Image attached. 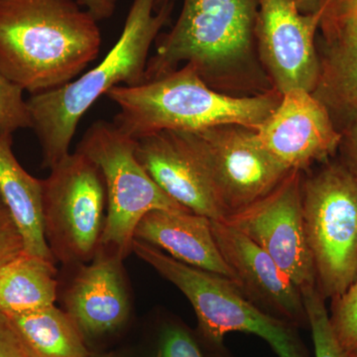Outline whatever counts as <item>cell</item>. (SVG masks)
<instances>
[{"label":"cell","mask_w":357,"mask_h":357,"mask_svg":"<svg viewBox=\"0 0 357 357\" xmlns=\"http://www.w3.org/2000/svg\"><path fill=\"white\" fill-rule=\"evenodd\" d=\"M309 319L316 357H349L340 345L332 325L330 314L326 306V299L317 287L301 290Z\"/></svg>","instance_id":"cell-21"},{"label":"cell","mask_w":357,"mask_h":357,"mask_svg":"<svg viewBox=\"0 0 357 357\" xmlns=\"http://www.w3.org/2000/svg\"><path fill=\"white\" fill-rule=\"evenodd\" d=\"M178 132L227 215L266 196L290 172L260 146L255 128L220 124Z\"/></svg>","instance_id":"cell-9"},{"label":"cell","mask_w":357,"mask_h":357,"mask_svg":"<svg viewBox=\"0 0 357 357\" xmlns=\"http://www.w3.org/2000/svg\"><path fill=\"white\" fill-rule=\"evenodd\" d=\"M50 170L42 180L47 243L56 261L74 267L86 264L100 248L107 218L102 172L77 150Z\"/></svg>","instance_id":"cell-8"},{"label":"cell","mask_w":357,"mask_h":357,"mask_svg":"<svg viewBox=\"0 0 357 357\" xmlns=\"http://www.w3.org/2000/svg\"><path fill=\"white\" fill-rule=\"evenodd\" d=\"M319 39V75L312 93L342 133L357 124V36Z\"/></svg>","instance_id":"cell-18"},{"label":"cell","mask_w":357,"mask_h":357,"mask_svg":"<svg viewBox=\"0 0 357 357\" xmlns=\"http://www.w3.org/2000/svg\"><path fill=\"white\" fill-rule=\"evenodd\" d=\"M349 357H357V351L352 352V354H349Z\"/></svg>","instance_id":"cell-31"},{"label":"cell","mask_w":357,"mask_h":357,"mask_svg":"<svg viewBox=\"0 0 357 357\" xmlns=\"http://www.w3.org/2000/svg\"><path fill=\"white\" fill-rule=\"evenodd\" d=\"M338 153L340 160L357 178V124L342 131Z\"/></svg>","instance_id":"cell-28"},{"label":"cell","mask_w":357,"mask_h":357,"mask_svg":"<svg viewBox=\"0 0 357 357\" xmlns=\"http://www.w3.org/2000/svg\"><path fill=\"white\" fill-rule=\"evenodd\" d=\"M55 263L22 252L0 267V312L9 316L53 306L59 286Z\"/></svg>","instance_id":"cell-19"},{"label":"cell","mask_w":357,"mask_h":357,"mask_svg":"<svg viewBox=\"0 0 357 357\" xmlns=\"http://www.w3.org/2000/svg\"><path fill=\"white\" fill-rule=\"evenodd\" d=\"M330 321L347 354L357 351V277L347 292L332 301Z\"/></svg>","instance_id":"cell-23"},{"label":"cell","mask_w":357,"mask_h":357,"mask_svg":"<svg viewBox=\"0 0 357 357\" xmlns=\"http://www.w3.org/2000/svg\"><path fill=\"white\" fill-rule=\"evenodd\" d=\"M157 357H204L196 338L185 326L167 324L162 330Z\"/></svg>","instance_id":"cell-25"},{"label":"cell","mask_w":357,"mask_h":357,"mask_svg":"<svg viewBox=\"0 0 357 357\" xmlns=\"http://www.w3.org/2000/svg\"><path fill=\"white\" fill-rule=\"evenodd\" d=\"M218 248L231 281L255 306L298 328H309L301 290L255 241L222 222L211 220Z\"/></svg>","instance_id":"cell-13"},{"label":"cell","mask_w":357,"mask_h":357,"mask_svg":"<svg viewBox=\"0 0 357 357\" xmlns=\"http://www.w3.org/2000/svg\"><path fill=\"white\" fill-rule=\"evenodd\" d=\"M255 130L268 154L287 170L300 172L332 159L342 137L326 107L301 89L283 93L276 109Z\"/></svg>","instance_id":"cell-12"},{"label":"cell","mask_w":357,"mask_h":357,"mask_svg":"<svg viewBox=\"0 0 357 357\" xmlns=\"http://www.w3.org/2000/svg\"><path fill=\"white\" fill-rule=\"evenodd\" d=\"M100 46L98 21L76 0H0V70L31 95L76 79Z\"/></svg>","instance_id":"cell-2"},{"label":"cell","mask_w":357,"mask_h":357,"mask_svg":"<svg viewBox=\"0 0 357 357\" xmlns=\"http://www.w3.org/2000/svg\"><path fill=\"white\" fill-rule=\"evenodd\" d=\"M98 22L109 20L114 14L119 0H76Z\"/></svg>","instance_id":"cell-29"},{"label":"cell","mask_w":357,"mask_h":357,"mask_svg":"<svg viewBox=\"0 0 357 357\" xmlns=\"http://www.w3.org/2000/svg\"><path fill=\"white\" fill-rule=\"evenodd\" d=\"M156 1L133 0L121 36L100 64L60 88L28 98L45 168L70 153L82 117L100 96L114 86L144 83L150 49L170 22L175 6L173 0L156 8Z\"/></svg>","instance_id":"cell-3"},{"label":"cell","mask_w":357,"mask_h":357,"mask_svg":"<svg viewBox=\"0 0 357 357\" xmlns=\"http://www.w3.org/2000/svg\"><path fill=\"white\" fill-rule=\"evenodd\" d=\"M132 251L191 303L199 340L211 357H232L225 337L234 332L257 335L278 357H309L300 328L263 312L230 279L178 262L138 239H133Z\"/></svg>","instance_id":"cell-5"},{"label":"cell","mask_w":357,"mask_h":357,"mask_svg":"<svg viewBox=\"0 0 357 357\" xmlns=\"http://www.w3.org/2000/svg\"><path fill=\"white\" fill-rule=\"evenodd\" d=\"M272 89L255 96H231L211 88L185 64L138 86L107 93L119 107L114 123L134 139L161 131H197L220 124L257 128L280 102Z\"/></svg>","instance_id":"cell-4"},{"label":"cell","mask_w":357,"mask_h":357,"mask_svg":"<svg viewBox=\"0 0 357 357\" xmlns=\"http://www.w3.org/2000/svg\"><path fill=\"white\" fill-rule=\"evenodd\" d=\"M24 91L0 70V137H13L20 129L33 128Z\"/></svg>","instance_id":"cell-22"},{"label":"cell","mask_w":357,"mask_h":357,"mask_svg":"<svg viewBox=\"0 0 357 357\" xmlns=\"http://www.w3.org/2000/svg\"><path fill=\"white\" fill-rule=\"evenodd\" d=\"M136 139L114 122L96 121L77 151L100 168L107 190V211L100 248L128 257L141 218L153 210L189 211L171 199L148 175L135 155Z\"/></svg>","instance_id":"cell-7"},{"label":"cell","mask_w":357,"mask_h":357,"mask_svg":"<svg viewBox=\"0 0 357 357\" xmlns=\"http://www.w3.org/2000/svg\"><path fill=\"white\" fill-rule=\"evenodd\" d=\"M300 171H290L266 196L222 222L255 241L300 290L317 287L305 231Z\"/></svg>","instance_id":"cell-10"},{"label":"cell","mask_w":357,"mask_h":357,"mask_svg":"<svg viewBox=\"0 0 357 357\" xmlns=\"http://www.w3.org/2000/svg\"><path fill=\"white\" fill-rule=\"evenodd\" d=\"M321 38L357 36V0H326L319 23Z\"/></svg>","instance_id":"cell-24"},{"label":"cell","mask_w":357,"mask_h":357,"mask_svg":"<svg viewBox=\"0 0 357 357\" xmlns=\"http://www.w3.org/2000/svg\"><path fill=\"white\" fill-rule=\"evenodd\" d=\"M302 13L312 14L323 9L326 0H293Z\"/></svg>","instance_id":"cell-30"},{"label":"cell","mask_w":357,"mask_h":357,"mask_svg":"<svg viewBox=\"0 0 357 357\" xmlns=\"http://www.w3.org/2000/svg\"><path fill=\"white\" fill-rule=\"evenodd\" d=\"M134 238L178 262L232 279L218 248L211 220L190 211L153 210L138 222Z\"/></svg>","instance_id":"cell-16"},{"label":"cell","mask_w":357,"mask_h":357,"mask_svg":"<svg viewBox=\"0 0 357 357\" xmlns=\"http://www.w3.org/2000/svg\"><path fill=\"white\" fill-rule=\"evenodd\" d=\"M321 165L303 173V217L317 288L333 301L357 277V178L340 159Z\"/></svg>","instance_id":"cell-6"},{"label":"cell","mask_w":357,"mask_h":357,"mask_svg":"<svg viewBox=\"0 0 357 357\" xmlns=\"http://www.w3.org/2000/svg\"><path fill=\"white\" fill-rule=\"evenodd\" d=\"M321 10L301 13L293 0H259L256 50L272 88L312 93L319 75L317 36Z\"/></svg>","instance_id":"cell-11"},{"label":"cell","mask_w":357,"mask_h":357,"mask_svg":"<svg viewBox=\"0 0 357 357\" xmlns=\"http://www.w3.org/2000/svg\"><path fill=\"white\" fill-rule=\"evenodd\" d=\"M6 317L28 357H91L79 328L55 305Z\"/></svg>","instance_id":"cell-20"},{"label":"cell","mask_w":357,"mask_h":357,"mask_svg":"<svg viewBox=\"0 0 357 357\" xmlns=\"http://www.w3.org/2000/svg\"><path fill=\"white\" fill-rule=\"evenodd\" d=\"M22 252H24L22 236L0 196V267Z\"/></svg>","instance_id":"cell-26"},{"label":"cell","mask_w":357,"mask_h":357,"mask_svg":"<svg viewBox=\"0 0 357 357\" xmlns=\"http://www.w3.org/2000/svg\"><path fill=\"white\" fill-rule=\"evenodd\" d=\"M173 0H157L156 8ZM259 0H184L175 24L157 38L144 82L192 65L211 88L231 96L272 89L256 50Z\"/></svg>","instance_id":"cell-1"},{"label":"cell","mask_w":357,"mask_h":357,"mask_svg":"<svg viewBox=\"0 0 357 357\" xmlns=\"http://www.w3.org/2000/svg\"><path fill=\"white\" fill-rule=\"evenodd\" d=\"M0 357H28L6 314L0 312Z\"/></svg>","instance_id":"cell-27"},{"label":"cell","mask_w":357,"mask_h":357,"mask_svg":"<svg viewBox=\"0 0 357 357\" xmlns=\"http://www.w3.org/2000/svg\"><path fill=\"white\" fill-rule=\"evenodd\" d=\"M13 141L0 137V196L22 236L24 252L56 262L45 237L42 180L20 165Z\"/></svg>","instance_id":"cell-17"},{"label":"cell","mask_w":357,"mask_h":357,"mask_svg":"<svg viewBox=\"0 0 357 357\" xmlns=\"http://www.w3.org/2000/svg\"><path fill=\"white\" fill-rule=\"evenodd\" d=\"M123 259L98 248L91 263L77 265L64 292L65 312L86 340L114 332L126 323L130 300Z\"/></svg>","instance_id":"cell-14"},{"label":"cell","mask_w":357,"mask_h":357,"mask_svg":"<svg viewBox=\"0 0 357 357\" xmlns=\"http://www.w3.org/2000/svg\"><path fill=\"white\" fill-rule=\"evenodd\" d=\"M135 155L148 175L176 203L211 220L227 217L178 131H161L136 139Z\"/></svg>","instance_id":"cell-15"}]
</instances>
